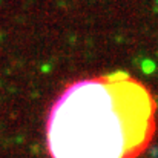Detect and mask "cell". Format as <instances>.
I'll use <instances>...</instances> for the list:
<instances>
[{
	"label": "cell",
	"instance_id": "cell-1",
	"mask_svg": "<svg viewBox=\"0 0 158 158\" xmlns=\"http://www.w3.org/2000/svg\"><path fill=\"white\" fill-rule=\"evenodd\" d=\"M151 92L127 72L83 78L54 102L46 120L51 158H135L154 132Z\"/></svg>",
	"mask_w": 158,
	"mask_h": 158
}]
</instances>
